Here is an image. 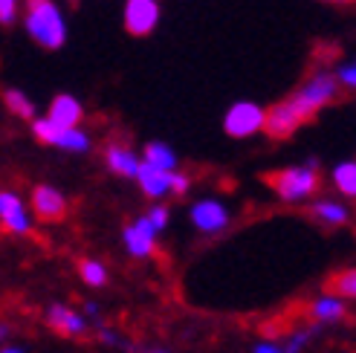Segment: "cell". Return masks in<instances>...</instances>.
<instances>
[{"instance_id": "cell-1", "label": "cell", "mask_w": 356, "mask_h": 353, "mask_svg": "<svg viewBox=\"0 0 356 353\" xmlns=\"http://www.w3.org/2000/svg\"><path fill=\"white\" fill-rule=\"evenodd\" d=\"M24 29L41 49L56 52L67 44V17L56 0H26Z\"/></svg>"}, {"instance_id": "cell-2", "label": "cell", "mask_w": 356, "mask_h": 353, "mask_svg": "<svg viewBox=\"0 0 356 353\" xmlns=\"http://www.w3.org/2000/svg\"><path fill=\"white\" fill-rule=\"evenodd\" d=\"M273 186V191L284 203H301L307 200L310 194L318 188V174H316V163L307 165H293V168H284L266 176Z\"/></svg>"}, {"instance_id": "cell-3", "label": "cell", "mask_w": 356, "mask_h": 353, "mask_svg": "<svg viewBox=\"0 0 356 353\" xmlns=\"http://www.w3.org/2000/svg\"><path fill=\"white\" fill-rule=\"evenodd\" d=\"M32 133H35L38 142L52 145L58 151H67V154H87L93 145L90 133H87L84 128H58V125H52L47 116L32 119Z\"/></svg>"}, {"instance_id": "cell-4", "label": "cell", "mask_w": 356, "mask_h": 353, "mask_svg": "<svg viewBox=\"0 0 356 353\" xmlns=\"http://www.w3.org/2000/svg\"><path fill=\"white\" fill-rule=\"evenodd\" d=\"M333 96H336V79L330 73H316L298 87V93L293 96V104L305 113V119H310L316 110H322Z\"/></svg>"}, {"instance_id": "cell-5", "label": "cell", "mask_w": 356, "mask_h": 353, "mask_svg": "<svg viewBox=\"0 0 356 353\" xmlns=\"http://www.w3.org/2000/svg\"><path fill=\"white\" fill-rule=\"evenodd\" d=\"M264 119H266V110L261 104L235 101L223 116V131L232 139H246V136H255L258 131H264Z\"/></svg>"}, {"instance_id": "cell-6", "label": "cell", "mask_w": 356, "mask_h": 353, "mask_svg": "<svg viewBox=\"0 0 356 353\" xmlns=\"http://www.w3.org/2000/svg\"><path fill=\"white\" fill-rule=\"evenodd\" d=\"M124 29L136 38H145L159 26V17H163V9H159V0H124Z\"/></svg>"}, {"instance_id": "cell-7", "label": "cell", "mask_w": 356, "mask_h": 353, "mask_svg": "<svg viewBox=\"0 0 356 353\" xmlns=\"http://www.w3.org/2000/svg\"><path fill=\"white\" fill-rule=\"evenodd\" d=\"M301 122H307V119H305V113H301V110L296 108L293 99H287V101H278V104H273V108L266 110L264 131L270 133L273 139H287L293 131H298V128H301Z\"/></svg>"}, {"instance_id": "cell-8", "label": "cell", "mask_w": 356, "mask_h": 353, "mask_svg": "<svg viewBox=\"0 0 356 353\" xmlns=\"http://www.w3.org/2000/svg\"><path fill=\"white\" fill-rule=\"evenodd\" d=\"M0 226L12 235H29L32 215L15 191H0Z\"/></svg>"}, {"instance_id": "cell-9", "label": "cell", "mask_w": 356, "mask_h": 353, "mask_svg": "<svg viewBox=\"0 0 356 353\" xmlns=\"http://www.w3.org/2000/svg\"><path fill=\"white\" fill-rule=\"evenodd\" d=\"M191 223L203 235H218L229 226V208L220 200H197L191 206Z\"/></svg>"}, {"instance_id": "cell-10", "label": "cell", "mask_w": 356, "mask_h": 353, "mask_svg": "<svg viewBox=\"0 0 356 353\" xmlns=\"http://www.w3.org/2000/svg\"><path fill=\"white\" fill-rule=\"evenodd\" d=\"M156 238H159V232L151 226V220L145 215L136 217L131 226H124V232H122L124 249H128V255H134V258H148L156 246Z\"/></svg>"}, {"instance_id": "cell-11", "label": "cell", "mask_w": 356, "mask_h": 353, "mask_svg": "<svg viewBox=\"0 0 356 353\" xmlns=\"http://www.w3.org/2000/svg\"><path fill=\"white\" fill-rule=\"evenodd\" d=\"M29 203H32V211L41 220H61L67 215V197L56 186H44V183L35 186Z\"/></svg>"}, {"instance_id": "cell-12", "label": "cell", "mask_w": 356, "mask_h": 353, "mask_svg": "<svg viewBox=\"0 0 356 353\" xmlns=\"http://www.w3.org/2000/svg\"><path fill=\"white\" fill-rule=\"evenodd\" d=\"M47 119L58 128H81V119H84V108L76 96L70 93H58L56 99L49 101V110Z\"/></svg>"}, {"instance_id": "cell-13", "label": "cell", "mask_w": 356, "mask_h": 353, "mask_svg": "<svg viewBox=\"0 0 356 353\" xmlns=\"http://www.w3.org/2000/svg\"><path fill=\"white\" fill-rule=\"evenodd\" d=\"M171 180H174V171H159L148 163L139 165V174H136V183L142 188V194H148L151 200H163L171 194Z\"/></svg>"}, {"instance_id": "cell-14", "label": "cell", "mask_w": 356, "mask_h": 353, "mask_svg": "<svg viewBox=\"0 0 356 353\" xmlns=\"http://www.w3.org/2000/svg\"><path fill=\"white\" fill-rule=\"evenodd\" d=\"M104 163H108V168L119 176H128V180H136V174H139V165H142V156L128 148V145H108L104 148Z\"/></svg>"}, {"instance_id": "cell-15", "label": "cell", "mask_w": 356, "mask_h": 353, "mask_svg": "<svg viewBox=\"0 0 356 353\" xmlns=\"http://www.w3.org/2000/svg\"><path fill=\"white\" fill-rule=\"evenodd\" d=\"M47 319H49V327L64 333V336H81V333L87 330L84 315L76 313L73 307H64V304H52L49 313H47Z\"/></svg>"}, {"instance_id": "cell-16", "label": "cell", "mask_w": 356, "mask_h": 353, "mask_svg": "<svg viewBox=\"0 0 356 353\" xmlns=\"http://www.w3.org/2000/svg\"><path fill=\"white\" fill-rule=\"evenodd\" d=\"M142 163H148L159 171H177L180 156H177V151L165 142H148L145 148H142Z\"/></svg>"}, {"instance_id": "cell-17", "label": "cell", "mask_w": 356, "mask_h": 353, "mask_svg": "<svg viewBox=\"0 0 356 353\" xmlns=\"http://www.w3.org/2000/svg\"><path fill=\"white\" fill-rule=\"evenodd\" d=\"M313 319L316 322H322V325H330V322H339L342 315H345V302L339 295H322V298H316L313 307Z\"/></svg>"}, {"instance_id": "cell-18", "label": "cell", "mask_w": 356, "mask_h": 353, "mask_svg": "<svg viewBox=\"0 0 356 353\" xmlns=\"http://www.w3.org/2000/svg\"><path fill=\"white\" fill-rule=\"evenodd\" d=\"M3 104H6V110L17 119H38V110H35V101L24 93V90H17V87H9V90H3Z\"/></svg>"}, {"instance_id": "cell-19", "label": "cell", "mask_w": 356, "mask_h": 353, "mask_svg": "<svg viewBox=\"0 0 356 353\" xmlns=\"http://www.w3.org/2000/svg\"><path fill=\"white\" fill-rule=\"evenodd\" d=\"M313 217L327 226H342L348 220V208L333 200H318V203H313Z\"/></svg>"}, {"instance_id": "cell-20", "label": "cell", "mask_w": 356, "mask_h": 353, "mask_svg": "<svg viewBox=\"0 0 356 353\" xmlns=\"http://www.w3.org/2000/svg\"><path fill=\"white\" fill-rule=\"evenodd\" d=\"M333 183L345 197H356V163H339L333 168Z\"/></svg>"}, {"instance_id": "cell-21", "label": "cell", "mask_w": 356, "mask_h": 353, "mask_svg": "<svg viewBox=\"0 0 356 353\" xmlns=\"http://www.w3.org/2000/svg\"><path fill=\"white\" fill-rule=\"evenodd\" d=\"M79 275L87 287H104L108 284V267L102 261H81L79 263Z\"/></svg>"}, {"instance_id": "cell-22", "label": "cell", "mask_w": 356, "mask_h": 353, "mask_svg": "<svg viewBox=\"0 0 356 353\" xmlns=\"http://www.w3.org/2000/svg\"><path fill=\"white\" fill-rule=\"evenodd\" d=\"M330 287L336 290V295H339V298H356V270L339 272V275L333 278Z\"/></svg>"}, {"instance_id": "cell-23", "label": "cell", "mask_w": 356, "mask_h": 353, "mask_svg": "<svg viewBox=\"0 0 356 353\" xmlns=\"http://www.w3.org/2000/svg\"><path fill=\"white\" fill-rule=\"evenodd\" d=\"M21 17V0H0V24L12 26Z\"/></svg>"}, {"instance_id": "cell-24", "label": "cell", "mask_w": 356, "mask_h": 353, "mask_svg": "<svg viewBox=\"0 0 356 353\" xmlns=\"http://www.w3.org/2000/svg\"><path fill=\"white\" fill-rule=\"evenodd\" d=\"M313 333H316L313 327H310V330H298V333H293L290 342L284 345V353H301V350L307 347V342L313 339Z\"/></svg>"}, {"instance_id": "cell-25", "label": "cell", "mask_w": 356, "mask_h": 353, "mask_svg": "<svg viewBox=\"0 0 356 353\" xmlns=\"http://www.w3.org/2000/svg\"><path fill=\"white\" fill-rule=\"evenodd\" d=\"M145 217L151 220V226L156 229V232H165V226H168V217H171V215H168V208H165V206H159V203H156V206H151V208L145 211Z\"/></svg>"}, {"instance_id": "cell-26", "label": "cell", "mask_w": 356, "mask_h": 353, "mask_svg": "<svg viewBox=\"0 0 356 353\" xmlns=\"http://www.w3.org/2000/svg\"><path fill=\"white\" fill-rule=\"evenodd\" d=\"M191 180H188V174L183 171H174V180H171V194H177V197H183V194L188 191Z\"/></svg>"}, {"instance_id": "cell-27", "label": "cell", "mask_w": 356, "mask_h": 353, "mask_svg": "<svg viewBox=\"0 0 356 353\" xmlns=\"http://www.w3.org/2000/svg\"><path fill=\"white\" fill-rule=\"evenodd\" d=\"M339 81L356 90V61H353V64H345V67L339 69Z\"/></svg>"}, {"instance_id": "cell-28", "label": "cell", "mask_w": 356, "mask_h": 353, "mask_svg": "<svg viewBox=\"0 0 356 353\" xmlns=\"http://www.w3.org/2000/svg\"><path fill=\"white\" fill-rule=\"evenodd\" d=\"M252 353H284V347L275 345V342H261V345H255Z\"/></svg>"}, {"instance_id": "cell-29", "label": "cell", "mask_w": 356, "mask_h": 353, "mask_svg": "<svg viewBox=\"0 0 356 353\" xmlns=\"http://www.w3.org/2000/svg\"><path fill=\"white\" fill-rule=\"evenodd\" d=\"M9 336V327L6 325H0V339H6Z\"/></svg>"}, {"instance_id": "cell-30", "label": "cell", "mask_w": 356, "mask_h": 353, "mask_svg": "<svg viewBox=\"0 0 356 353\" xmlns=\"http://www.w3.org/2000/svg\"><path fill=\"white\" fill-rule=\"evenodd\" d=\"M0 353H24V350H17V347H0Z\"/></svg>"}, {"instance_id": "cell-31", "label": "cell", "mask_w": 356, "mask_h": 353, "mask_svg": "<svg viewBox=\"0 0 356 353\" xmlns=\"http://www.w3.org/2000/svg\"><path fill=\"white\" fill-rule=\"evenodd\" d=\"M73 3H76V0H73Z\"/></svg>"}]
</instances>
